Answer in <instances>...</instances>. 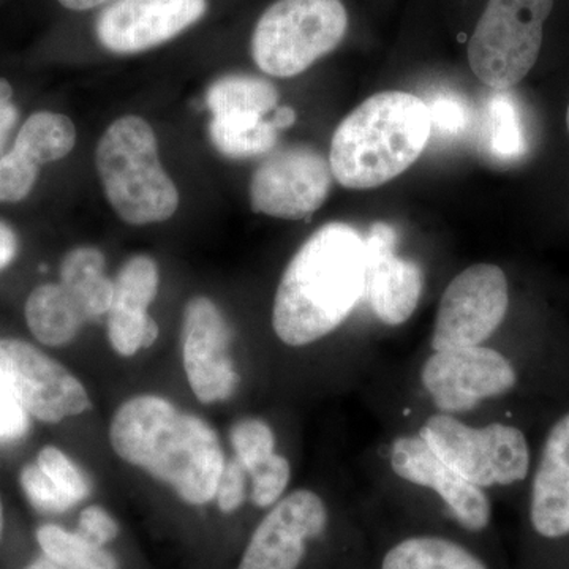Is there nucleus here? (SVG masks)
I'll return each mask as SVG.
<instances>
[{
	"label": "nucleus",
	"mask_w": 569,
	"mask_h": 569,
	"mask_svg": "<svg viewBox=\"0 0 569 569\" xmlns=\"http://www.w3.org/2000/svg\"><path fill=\"white\" fill-rule=\"evenodd\" d=\"M366 241L332 222L310 236L284 269L272 307V328L288 347L332 335L366 295Z\"/></svg>",
	"instance_id": "1"
},
{
	"label": "nucleus",
	"mask_w": 569,
	"mask_h": 569,
	"mask_svg": "<svg viewBox=\"0 0 569 569\" xmlns=\"http://www.w3.org/2000/svg\"><path fill=\"white\" fill-rule=\"evenodd\" d=\"M110 441L123 462L170 486L186 503L206 505L216 497L227 462L216 430L163 397L123 402L111 419Z\"/></svg>",
	"instance_id": "2"
},
{
	"label": "nucleus",
	"mask_w": 569,
	"mask_h": 569,
	"mask_svg": "<svg viewBox=\"0 0 569 569\" xmlns=\"http://www.w3.org/2000/svg\"><path fill=\"white\" fill-rule=\"evenodd\" d=\"M430 132L425 100L403 91L378 92L337 127L329 152L332 176L347 189L383 186L417 162Z\"/></svg>",
	"instance_id": "3"
},
{
	"label": "nucleus",
	"mask_w": 569,
	"mask_h": 569,
	"mask_svg": "<svg viewBox=\"0 0 569 569\" xmlns=\"http://www.w3.org/2000/svg\"><path fill=\"white\" fill-rule=\"evenodd\" d=\"M96 167L108 203L126 223L167 222L179 208V192L159 159L151 123L123 116L111 123L96 151Z\"/></svg>",
	"instance_id": "4"
},
{
	"label": "nucleus",
	"mask_w": 569,
	"mask_h": 569,
	"mask_svg": "<svg viewBox=\"0 0 569 569\" xmlns=\"http://www.w3.org/2000/svg\"><path fill=\"white\" fill-rule=\"evenodd\" d=\"M418 433L438 458L485 490L529 485L541 443L520 422L473 426L440 411L427 417Z\"/></svg>",
	"instance_id": "5"
},
{
	"label": "nucleus",
	"mask_w": 569,
	"mask_h": 569,
	"mask_svg": "<svg viewBox=\"0 0 569 569\" xmlns=\"http://www.w3.org/2000/svg\"><path fill=\"white\" fill-rule=\"evenodd\" d=\"M347 29L342 0H276L254 26L252 58L266 74L298 77L335 51Z\"/></svg>",
	"instance_id": "6"
},
{
	"label": "nucleus",
	"mask_w": 569,
	"mask_h": 569,
	"mask_svg": "<svg viewBox=\"0 0 569 569\" xmlns=\"http://www.w3.org/2000/svg\"><path fill=\"white\" fill-rule=\"evenodd\" d=\"M553 0H489L468 41V63L497 91L519 84L541 52Z\"/></svg>",
	"instance_id": "7"
},
{
	"label": "nucleus",
	"mask_w": 569,
	"mask_h": 569,
	"mask_svg": "<svg viewBox=\"0 0 569 569\" xmlns=\"http://www.w3.org/2000/svg\"><path fill=\"white\" fill-rule=\"evenodd\" d=\"M509 305L508 276L500 266H468L441 296L430 348L448 351L486 346L507 320Z\"/></svg>",
	"instance_id": "8"
},
{
	"label": "nucleus",
	"mask_w": 569,
	"mask_h": 569,
	"mask_svg": "<svg viewBox=\"0 0 569 569\" xmlns=\"http://www.w3.org/2000/svg\"><path fill=\"white\" fill-rule=\"evenodd\" d=\"M331 164L309 146L269 153L250 181L254 212L283 220L309 219L331 192Z\"/></svg>",
	"instance_id": "9"
},
{
	"label": "nucleus",
	"mask_w": 569,
	"mask_h": 569,
	"mask_svg": "<svg viewBox=\"0 0 569 569\" xmlns=\"http://www.w3.org/2000/svg\"><path fill=\"white\" fill-rule=\"evenodd\" d=\"M0 372L9 378L29 417L47 425H58L91 408L81 381L26 340L0 339Z\"/></svg>",
	"instance_id": "10"
},
{
	"label": "nucleus",
	"mask_w": 569,
	"mask_h": 569,
	"mask_svg": "<svg viewBox=\"0 0 569 569\" xmlns=\"http://www.w3.org/2000/svg\"><path fill=\"white\" fill-rule=\"evenodd\" d=\"M182 362L194 397L203 403L233 396L238 372L230 356L231 331L219 307L206 296H194L183 307Z\"/></svg>",
	"instance_id": "11"
},
{
	"label": "nucleus",
	"mask_w": 569,
	"mask_h": 569,
	"mask_svg": "<svg viewBox=\"0 0 569 569\" xmlns=\"http://www.w3.org/2000/svg\"><path fill=\"white\" fill-rule=\"evenodd\" d=\"M328 526L323 498L298 489L280 498L253 531L238 569H296L305 559L307 542Z\"/></svg>",
	"instance_id": "12"
},
{
	"label": "nucleus",
	"mask_w": 569,
	"mask_h": 569,
	"mask_svg": "<svg viewBox=\"0 0 569 569\" xmlns=\"http://www.w3.org/2000/svg\"><path fill=\"white\" fill-rule=\"evenodd\" d=\"M208 10V0H116L97 18V39L114 54H138L173 40Z\"/></svg>",
	"instance_id": "13"
},
{
	"label": "nucleus",
	"mask_w": 569,
	"mask_h": 569,
	"mask_svg": "<svg viewBox=\"0 0 569 569\" xmlns=\"http://www.w3.org/2000/svg\"><path fill=\"white\" fill-rule=\"evenodd\" d=\"M388 462L396 477L436 492L463 529H488L492 520L488 492L438 458L418 432L396 437L389 445Z\"/></svg>",
	"instance_id": "14"
},
{
	"label": "nucleus",
	"mask_w": 569,
	"mask_h": 569,
	"mask_svg": "<svg viewBox=\"0 0 569 569\" xmlns=\"http://www.w3.org/2000/svg\"><path fill=\"white\" fill-rule=\"evenodd\" d=\"M366 293L381 323H406L418 309L425 290L421 266L396 253V231L391 224L377 222L367 233Z\"/></svg>",
	"instance_id": "15"
},
{
	"label": "nucleus",
	"mask_w": 569,
	"mask_h": 569,
	"mask_svg": "<svg viewBox=\"0 0 569 569\" xmlns=\"http://www.w3.org/2000/svg\"><path fill=\"white\" fill-rule=\"evenodd\" d=\"M159 283V266L148 254H137L119 269L108 312V340L119 356L130 358L152 347L159 337V325L148 313Z\"/></svg>",
	"instance_id": "16"
},
{
	"label": "nucleus",
	"mask_w": 569,
	"mask_h": 569,
	"mask_svg": "<svg viewBox=\"0 0 569 569\" xmlns=\"http://www.w3.org/2000/svg\"><path fill=\"white\" fill-rule=\"evenodd\" d=\"M24 313L33 337L48 347L69 346L88 321L80 302L61 283H43L32 290Z\"/></svg>",
	"instance_id": "17"
},
{
	"label": "nucleus",
	"mask_w": 569,
	"mask_h": 569,
	"mask_svg": "<svg viewBox=\"0 0 569 569\" xmlns=\"http://www.w3.org/2000/svg\"><path fill=\"white\" fill-rule=\"evenodd\" d=\"M104 254L92 246H81L63 257L61 284L80 302L86 320H99L110 312L114 280L104 274Z\"/></svg>",
	"instance_id": "18"
},
{
	"label": "nucleus",
	"mask_w": 569,
	"mask_h": 569,
	"mask_svg": "<svg viewBox=\"0 0 569 569\" xmlns=\"http://www.w3.org/2000/svg\"><path fill=\"white\" fill-rule=\"evenodd\" d=\"M209 134L217 151L228 159H252L271 152L277 144L271 116L228 114L212 116Z\"/></svg>",
	"instance_id": "19"
},
{
	"label": "nucleus",
	"mask_w": 569,
	"mask_h": 569,
	"mask_svg": "<svg viewBox=\"0 0 569 569\" xmlns=\"http://www.w3.org/2000/svg\"><path fill=\"white\" fill-rule=\"evenodd\" d=\"M381 569H488L475 553L440 537L403 539L385 556Z\"/></svg>",
	"instance_id": "20"
},
{
	"label": "nucleus",
	"mask_w": 569,
	"mask_h": 569,
	"mask_svg": "<svg viewBox=\"0 0 569 569\" xmlns=\"http://www.w3.org/2000/svg\"><path fill=\"white\" fill-rule=\"evenodd\" d=\"M279 91L272 82L247 74H228L211 84L206 104L212 116H269L279 107Z\"/></svg>",
	"instance_id": "21"
},
{
	"label": "nucleus",
	"mask_w": 569,
	"mask_h": 569,
	"mask_svg": "<svg viewBox=\"0 0 569 569\" xmlns=\"http://www.w3.org/2000/svg\"><path fill=\"white\" fill-rule=\"evenodd\" d=\"M74 144H77V129L67 116L39 111L33 112L28 121L22 123L13 149L39 167H43L69 156Z\"/></svg>",
	"instance_id": "22"
},
{
	"label": "nucleus",
	"mask_w": 569,
	"mask_h": 569,
	"mask_svg": "<svg viewBox=\"0 0 569 569\" xmlns=\"http://www.w3.org/2000/svg\"><path fill=\"white\" fill-rule=\"evenodd\" d=\"M37 541L44 556L62 569H118V561L103 546L93 545L78 531L48 523L37 530Z\"/></svg>",
	"instance_id": "23"
},
{
	"label": "nucleus",
	"mask_w": 569,
	"mask_h": 569,
	"mask_svg": "<svg viewBox=\"0 0 569 569\" xmlns=\"http://www.w3.org/2000/svg\"><path fill=\"white\" fill-rule=\"evenodd\" d=\"M489 151L501 160L519 159L527 151L522 119L511 97L497 96L488 104Z\"/></svg>",
	"instance_id": "24"
},
{
	"label": "nucleus",
	"mask_w": 569,
	"mask_h": 569,
	"mask_svg": "<svg viewBox=\"0 0 569 569\" xmlns=\"http://www.w3.org/2000/svg\"><path fill=\"white\" fill-rule=\"evenodd\" d=\"M234 459L252 473L276 455V436L263 419L242 418L230 430Z\"/></svg>",
	"instance_id": "25"
},
{
	"label": "nucleus",
	"mask_w": 569,
	"mask_h": 569,
	"mask_svg": "<svg viewBox=\"0 0 569 569\" xmlns=\"http://www.w3.org/2000/svg\"><path fill=\"white\" fill-rule=\"evenodd\" d=\"M36 463L74 505L80 503L91 492L88 478L61 449L51 445L41 448Z\"/></svg>",
	"instance_id": "26"
},
{
	"label": "nucleus",
	"mask_w": 569,
	"mask_h": 569,
	"mask_svg": "<svg viewBox=\"0 0 569 569\" xmlns=\"http://www.w3.org/2000/svg\"><path fill=\"white\" fill-rule=\"evenodd\" d=\"M40 167L17 149L0 157V203H20L39 179Z\"/></svg>",
	"instance_id": "27"
},
{
	"label": "nucleus",
	"mask_w": 569,
	"mask_h": 569,
	"mask_svg": "<svg viewBox=\"0 0 569 569\" xmlns=\"http://www.w3.org/2000/svg\"><path fill=\"white\" fill-rule=\"evenodd\" d=\"M20 485L32 507L41 512L59 515V512L69 511L71 507H74L73 501L54 485V481L37 463L22 467Z\"/></svg>",
	"instance_id": "28"
},
{
	"label": "nucleus",
	"mask_w": 569,
	"mask_h": 569,
	"mask_svg": "<svg viewBox=\"0 0 569 569\" xmlns=\"http://www.w3.org/2000/svg\"><path fill=\"white\" fill-rule=\"evenodd\" d=\"M252 478V501L254 507L271 508L283 497L290 485L291 466L283 456H272L268 462L249 475Z\"/></svg>",
	"instance_id": "29"
},
{
	"label": "nucleus",
	"mask_w": 569,
	"mask_h": 569,
	"mask_svg": "<svg viewBox=\"0 0 569 569\" xmlns=\"http://www.w3.org/2000/svg\"><path fill=\"white\" fill-rule=\"evenodd\" d=\"M29 415L9 378L0 372V440H18L28 432Z\"/></svg>",
	"instance_id": "30"
},
{
	"label": "nucleus",
	"mask_w": 569,
	"mask_h": 569,
	"mask_svg": "<svg viewBox=\"0 0 569 569\" xmlns=\"http://www.w3.org/2000/svg\"><path fill=\"white\" fill-rule=\"evenodd\" d=\"M247 475L249 473L238 462V459H230L224 462L216 490L217 505L224 515L238 511L244 503Z\"/></svg>",
	"instance_id": "31"
},
{
	"label": "nucleus",
	"mask_w": 569,
	"mask_h": 569,
	"mask_svg": "<svg viewBox=\"0 0 569 569\" xmlns=\"http://www.w3.org/2000/svg\"><path fill=\"white\" fill-rule=\"evenodd\" d=\"M78 533L97 546H104L119 535V526L102 507H88L82 509Z\"/></svg>",
	"instance_id": "32"
},
{
	"label": "nucleus",
	"mask_w": 569,
	"mask_h": 569,
	"mask_svg": "<svg viewBox=\"0 0 569 569\" xmlns=\"http://www.w3.org/2000/svg\"><path fill=\"white\" fill-rule=\"evenodd\" d=\"M18 119L20 111L13 103V88L9 81L0 78V157L6 153L7 142L17 127Z\"/></svg>",
	"instance_id": "33"
},
{
	"label": "nucleus",
	"mask_w": 569,
	"mask_h": 569,
	"mask_svg": "<svg viewBox=\"0 0 569 569\" xmlns=\"http://www.w3.org/2000/svg\"><path fill=\"white\" fill-rule=\"evenodd\" d=\"M429 107V104H427ZM430 122L440 130L458 132L466 122V111L462 104L452 99H438L429 107Z\"/></svg>",
	"instance_id": "34"
},
{
	"label": "nucleus",
	"mask_w": 569,
	"mask_h": 569,
	"mask_svg": "<svg viewBox=\"0 0 569 569\" xmlns=\"http://www.w3.org/2000/svg\"><path fill=\"white\" fill-rule=\"evenodd\" d=\"M18 249H20V242H18V236L13 228L0 222V271L13 263Z\"/></svg>",
	"instance_id": "35"
},
{
	"label": "nucleus",
	"mask_w": 569,
	"mask_h": 569,
	"mask_svg": "<svg viewBox=\"0 0 569 569\" xmlns=\"http://www.w3.org/2000/svg\"><path fill=\"white\" fill-rule=\"evenodd\" d=\"M271 121L277 130L288 129L296 121V112L291 107H280L279 104L271 114Z\"/></svg>",
	"instance_id": "36"
},
{
	"label": "nucleus",
	"mask_w": 569,
	"mask_h": 569,
	"mask_svg": "<svg viewBox=\"0 0 569 569\" xmlns=\"http://www.w3.org/2000/svg\"><path fill=\"white\" fill-rule=\"evenodd\" d=\"M66 9L73 11H84L97 9V7L104 6L111 0H58Z\"/></svg>",
	"instance_id": "37"
},
{
	"label": "nucleus",
	"mask_w": 569,
	"mask_h": 569,
	"mask_svg": "<svg viewBox=\"0 0 569 569\" xmlns=\"http://www.w3.org/2000/svg\"><path fill=\"white\" fill-rule=\"evenodd\" d=\"M26 569H62L59 565H56L54 561L44 557V559H39L33 561V563L29 565Z\"/></svg>",
	"instance_id": "38"
},
{
	"label": "nucleus",
	"mask_w": 569,
	"mask_h": 569,
	"mask_svg": "<svg viewBox=\"0 0 569 569\" xmlns=\"http://www.w3.org/2000/svg\"><path fill=\"white\" fill-rule=\"evenodd\" d=\"M2 530H3V507H2V501H0V537H2Z\"/></svg>",
	"instance_id": "39"
},
{
	"label": "nucleus",
	"mask_w": 569,
	"mask_h": 569,
	"mask_svg": "<svg viewBox=\"0 0 569 569\" xmlns=\"http://www.w3.org/2000/svg\"><path fill=\"white\" fill-rule=\"evenodd\" d=\"M567 126H568V130H569V107H568V112H567Z\"/></svg>",
	"instance_id": "40"
}]
</instances>
